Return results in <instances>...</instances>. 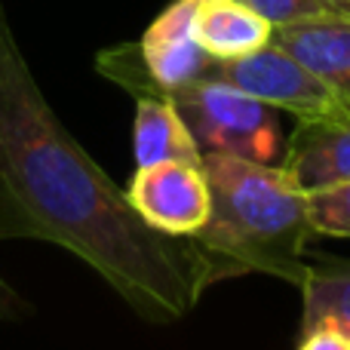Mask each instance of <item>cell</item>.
<instances>
[{
  "label": "cell",
  "instance_id": "6da1fadb",
  "mask_svg": "<svg viewBox=\"0 0 350 350\" xmlns=\"http://www.w3.org/2000/svg\"><path fill=\"white\" fill-rule=\"evenodd\" d=\"M0 240H43L83 258L148 323L197 308L221 265L193 237L151 228L126 191L62 126L0 3Z\"/></svg>",
  "mask_w": 350,
  "mask_h": 350
},
{
  "label": "cell",
  "instance_id": "7a4b0ae2",
  "mask_svg": "<svg viewBox=\"0 0 350 350\" xmlns=\"http://www.w3.org/2000/svg\"><path fill=\"white\" fill-rule=\"evenodd\" d=\"M212 212L193 240L230 273H271L301 289L308 277L301 252L317 234L308 197L292 185L283 166L252 163L228 154H203Z\"/></svg>",
  "mask_w": 350,
  "mask_h": 350
},
{
  "label": "cell",
  "instance_id": "3957f363",
  "mask_svg": "<svg viewBox=\"0 0 350 350\" xmlns=\"http://www.w3.org/2000/svg\"><path fill=\"white\" fill-rule=\"evenodd\" d=\"M200 154H228L252 163L280 166L286 135L277 108L215 77H203L170 92Z\"/></svg>",
  "mask_w": 350,
  "mask_h": 350
},
{
  "label": "cell",
  "instance_id": "277c9868",
  "mask_svg": "<svg viewBox=\"0 0 350 350\" xmlns=\"http://www.w3.org/2000/svg\"><path fill=\"white\" fill-rule=\"evenodd\" d=\"M209 77L224 80L237 90L255 96L258 102L277 111H289L298 120L304 117H323L332 111L347 108L332 86H326L317 74H310L295 55L280 49L277 43L255 49L243 59L215 62Z\"/></svg>",
  "mask_w": 350,
  "mask_h": 350
},
{
  "label": "cell",
  "instance_id": "5b68a950",
  "mask_svg": "<svg viewBox=\"0 0 350 350\" xmlns=\"http://www.w3.org/2000/svg\"><path fill=\"white\" fill-rule=\"evenodd\" d=\"M126 197L151 228L172 237H193L212 212V191L203 163L185 160L139 166Z\"/></svg>",
  "mask_w": 350,
  "mask_h": 350
},
{
  "label": "cell",
  "instance_id": "8992f818",
  "mask_svg": "<svg viewBox=\"0 0 350 350\" xmlns=\"http://www.w3.org/2000/svg\"><path fill=\"white\" fill-rule=\"evenodd\" d=\"M280 166L304 197L350 185V108L298 120Z\"/></svg>",
  "mask_w": 350,
  "mask_h": 350
},
{
  "label": "cell",
  "instance_id": "52a82bcc",
  "mask_svg": "<svg viewBox=\"0 0 350 350\" xmlns=\"http://www.w3.org/2000/svg\"><path fill=\"white\" fill-rule=\"evenodd\" d=\"M197 3L200 0H172L151 22V28L145 31L139 43L148 74L166 96L209 77L212 65H215V59L200 46L197 31H193Z\"/></svg>",
  "mask_w": 350,
  "mask_h": 350
},
{
  "label": "cell",
  "instance_id": "ba28073f",
  "mask_svg": "<svg viewBox=\"0 0 350 350\" xmlns=\"http://www.w3.org/2000/svg\"><path fill=\"white\" fill-rule=\"evenodd\" d=\"M271 43L295 55L350 108V12H323L273 28Z\"/></svg>",
  "mask_w": 350,
  "mask_h": 350
},
{
  "label": "cell",
  "instance_id": "9c48e42d",
  "mask_svg": "<svg viewBox=\"0 0 350 350\" xmlns=\"http://www.w3.org/2000/svg\"><path fill=\"white\" fill-rule=\"evenodd\" d=\"M193 31L215 62L243 59L267 46L273 37V25L243 0H200Z\"/></svg>",
  "mask_w": 350,
  "mask_h": 350
},
{
  "label": "cell",
  "instance_id": "30bf717a",
  "mask_svg": "<svg viewBox=\"0 0 350 350\" xmlns=\"http://www.w3.org/2000/svg\"><path fill=\"white\" fill-rule=\"evenodd\" d=\"M135 133H133V151L135 166H154L166 160H185V163H200L197 142L191 139L185 120L178 117L172 98L166 92H151V96H135Z\"/></svg>",
  "mask_w": 350,
  "mask_h": 350
},
{
  "label": "cell",
  "instance_id": "8fae6325",
  "mask_svg": "<svg viewBox=\"0 0 350 350\" xmlns=\"http://www.w3.org/2000/svg\"><path fill=\"white\" fill-rule=\"evenodd\" d=\"M301 298V335L320 326H332L350 335V261H323L314 267L308 265Z\"/></svg>",
  "mask_w": 350,
  "mask_h": 350
},
{
  "label": "cell",
  "instance_id": "7c38bea8",
  "mask_svg": "<svg viewBox=\"0 0 350 350\" xmlns=\"http://www.w3.org/2000/svg\"><path fill=\"white\" fill-rule=\"evenodd\" d=\"M308 215L317 234L350 237V185L320 191L308 197Z\"/></svg>",
  "mask_w": 350,
  "mask_h": 350
},
{
  "label": "cell",
  "instance_id": "4fadbf2b",
  "mask_svg": "<svg viewBox=\"0 0 350 350\" xmlns=\"http://www.w3.org/2000/svg\"><path fill=\"white\" fill-rule=\"evenodd\" d=\"M243 3H249L255 12H261L273 28L301 22V18H310V16H323V12H338L341 10V6L329 3V0H243ZM341 12H347V10H341Z\"/></svg>",
  "mask_w": 350,
  "mask_h": 350
},
{
  "label": "cell",
  "instance_id": "5bb4252c",
  "mask_svg": "<svg viewBox=\"0 0 350 350\" xmlns=\"http://www.w3.org/2000/svg\"><path fill=\"white\" fill-rule=\"evenodd\" d=\"M298 350H350V335L338 332V329H332V326L310 329V332L301 335Z\"/></svg>",
  "mask_w": 350,
  "mask_h": 350
},
{
  "label": "cell",
  "instance_id": "9a60e30c",
  "mask_svg": "<svg viewBox=\"0 0 350 350\" xmlns=\"http://www.w3.org/2000/svg\"><path fill=\"white\" fill-rule=\"evenodd\" d=\"M329 3H335V6H341V10L350 12V0H329Z\"/></svg>",
  "mask_w": 350,
  "mask_h": 350
}]
</instances>
